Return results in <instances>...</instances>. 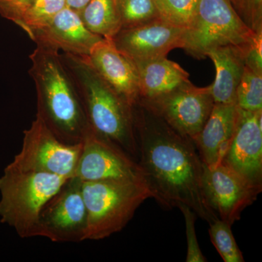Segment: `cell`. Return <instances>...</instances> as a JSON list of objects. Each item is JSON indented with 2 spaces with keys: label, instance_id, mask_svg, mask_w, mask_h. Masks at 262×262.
I'll return each mask as SVG.
<instances>
[{
  "label": "cell",
  "instance_id": "obj_24",
  "mask_svg": "<svg viewBox=\"0 0 262 262\" xmlns=\"http://www.w3.org/2000/svg\"><path fill=\"white\" fill-rule=\"evenodd\" d=\"M160 18L186 29L192 21L199 0H155Z\"/></svg>",
  "mask_w": 262,
  "mask_h": 262
},
{
  "label": "cell",
  "instance_id": "obj_8",
  "mask_svg": "<svg viewBox=\"0 0 262 262\" xmlns=\"http://www.w3.org/2000/svg\"><path fill=\"white\" fill-rule=\"evenodd\" d=\"M82 182L77 177L67 179L42 207L38 217L35 237L55 243L82 242L87 225V209Z\"/></svg>",
  "mask_w": 262,
  "mask_h": 262
},
{
  "label": "cell",
  "instance_id": "obj_30",
  "mask_svg": "<svg viewBox=\"0 0 262 262\" xmlns=\"http://www.w3.org/2000/svg\"><path fill=\"white\" fill-rule=\"evenodd\" d=\"M229 2H230L231 4L232 5V6H233L234 8V5L237 3V0H229Z\"/></svg>",
  "mask_w": 262,
  "mask_h": 262
},
{
  "label": "cell",
  "instance_id": "obj_12",
  "mask_svg": "<svg viewBox=\"0 0 262 262\" xmlns=\"http://www.w3.org/2000/svg\"><path fill=\"white\" fill-rule=\"evenodd\" d=\"M262 111L237 106L233 137L222 162L253 185L262 188Z\"/></svg>",
  "mask_w": 262,
  "mask_h": 262
},
{
  "label": "cell",
  "instance_id": "obj_16",
  "mask_svg": "<svg viewBox=\"0 0 262 262\" xmlns=\"http://www.w3.org/2000/svg\"><path fill=\"white\" fill-rule=\"evenodd\" d=\"M237 115V104L214 103L204 126L193 139L207 166H215L225 158L233 137Z\"/></svg>",
  "mask_w": 262,
  "mask_h": 262
},
{
  "label": "cell",
  "instance_id": "obj_19",
  "mask_svg": "<svg viewBox=\"0 0 262 262\" xmlns=\"http://www.w3.org/2000/svg\"><path fill=\"white\" fill-rule=\"evenodd\" d=\"M79 14L90 32L104 39H113L122 29L114 0H91Z\"/></svg>",
  "mask_w": 262,
  "mask_h": 262
},
{
  "label": "cell",
  "instance_id": "obj_9",
  "mask_svg": "<svg viewBox=\"0 0 262 262\" xmlns=\"http://www.w3.org/2000/svg\"><path fill=\"white\" fill-rule=\"evenodd\" d=\"M138 103L192 141L204 126L215 103L210 85L196 87L190 81L159 98Z\"/></svg>",
  "mask_w": 262,
  "mask_h": 262
},
{
  "label": "cell",
  "instance_id": "obj_29",
  "mask_svg": "<svg viewBox=\"0 0 262 262\" xmlns=\"http://www.w3.org/2000/svg\"><path fill=\"white\" fill-rule=\"evenodd\" d=\"M90 1L91 0H66V4L68 8L80 13Z\"/></svg>",
  "mask_w": 262,
  "mask_h": 262
},
{
  "label": "cell",
  "instance_id": "obj_28",
  "mask_svg": "<svg viewBox=\"0 0 262 262\" xmlns=\"http://www.w3.org/2000/svg\"><path fill=\"white\" fill-rule=\"evenodd\" d=\"M34 0H0V15L18 24Z\"/></svg>",
  "mask_w": 262,
  "mask_h": 262
},
{
  "label": "cell",
  "instance_id": "obj_3",
  "mask_svg": "<svg viewBox=\"0 0 262 262\" xmlns=\"http://www.w3.org/2000/svg\"><path fill=\"white\" fill-rule=\"evenodd\" d=\"M61 58L80 98L89 128L137 161L134 107L103 80L86 56L63 53Z\"/></svg>",
  "mask_w": 262,
  "mask_h": 262
},
{
  "label": "cell",
  "instance_id": "obj_18",
  "mask_svg": "<svg viewBox=\"0 0 262 262\" xmlns=\"http://www.w3.org/2000/svg\"><path fill=\"white\" fill-rule=\"evenodd\" d=\"M243 47L223 46L207 53L215 68V81L210 85L215 103L237 104L236 94L245 67Z\"/></svg>",
  "mask_w": 262,
  "mask_h": 262
},
{
  "label": "cell",
  "instance_id": "obj_5",
  "mask_svg": "<svg viewBox=\"0 0 262 262\" xmlns=\"http://www.w3.org/2000/svg\"><path fill=\"white\" fill-rule=\"evenodd\" d=\"M68 179L5 167L0 177V222L21 238L35 237L42 207Z\"/></svg>",
  "mask_w": 262,
  "mask_h": 262
},
{
  "label": "cell",
  "instance_id": "obj_1",
  "mask_svg": "<svg viewBox=\"0 0 262 262\" xmlns=\"http://www.w3.org/2000/svg\"><path fill=\"white\" fill-rule=\"evenodd\" d=\"M134 117L137 162L152 198L165 209L187 205L208 223L216 220L203 194V163L192 139L141 103L134 106Z\"/></svg>",
  "mask_w": 262,
  "mask_h": 262
},
{
  "label": "cell",
  "instance_id": "obj_22",
  "mask_svg": "<svg viewBox=\"0 0 262 262\" xmlns=\"http://www.w3.org/2000/svg\"><path fill=\"white\" fill-rule=\"evenodd\" d=\"M236 103L246 111H262V74L244 67L237 89Z\"/></svg>",
  "mask_w": 262,
  "mask_h": 262
},
{
  "label": "cell",
  "instance_id": "obj_23",
  "mask_svg": "<svg viewBox=\"0 0 262 262\" xmlns=\"http://www.w3.org/2000/svg\"><path fill=\"white\" fill-rule=\"evenodd\" d=\"M209 234L214 246L225 262H244V256L236 243L230 225L217 219L209 224Z\"/></svg>",
  "mask_w": 262,
  "mask_h": 262
},
{
  "label": "cell",
  "instance_id": "obj_27",
  "mask_svg": "<svg viewBox=\"0 0 262 262\" xmlns=\"http://www.w3.org/2000/svg\"><path fill=\"white\" fill-rule=\"evenodd\" d=\"M242 50L245 67L262 74V32H255L251 40Z\"/></svg>",
  "mask_w": 262,
  "mask_h": 262
},
{
  "label": "cell",
  "instance_id": "obj_20",
  "mask_svg": "<svg viewBox=\"0 0 262 262\" xmlns=\"http://www.w3.org/2000/svg\"><path fill=\"white\" fill-rule=\"evenodd\" d=\"M122 29L132 28L160 19L155 0H114Z\"/></svg>",
  "mask_w": 262,
  "mask_h": 262
},
{
  "label": "cell",
  "instance_id": "obj_14",
  "mask_svg": "<svg viewBox=\"0 0 262 262\" xmlns=\"http://www.w3.org/2000/svg\"><path fill=\"white\" fill-rule=\"evenodd\" d=\"M86 58L127 104L134 107L139 102V79L135 63L116 47L113 39L103 38Z\"/></svg>",
  "mask_w": 262,
  "mask_h": 262
},
{
  "label": "cell",
  "instance_id": "obj_2",
  "mask_svg": "<svg viewBox=\"0 0 262 262\" xmlns=\"http://www.w3.org/2000/svg\"><path fill=\"white\" fill-rule=\"evenodd\" d=\"M31 55L37 115L66 144H80L89 126L80 98L59 51L37 44Z\"/></svg>",
  "mask_w": 262,
  "mask_h": 262
},
{
  "label": "cell",
  "instance_id": "obj_10",
  "mask_svg": "<svg viewBox=\"0 0 262 262\" xmlns=\"http://www.w3.org/2000/svg\"><path fill=\"white\" fill-rule=\"evenodd\" d=\"M74 177L82 182L132 181L146 185L138 162L90 128L81 141L80 158Z\"/></svg>",
  "mask_w": 262,
  "mask_h": 262
},
{
  "label": "cell",
  "instance_id": "obj_7",
  "mask_svg": "<svg viewBox=\"0 0 262 262\" xmlns=\"http://www.w3.org/2000/svg\"><path fill=\"white\" fill-rule=\"evenodd\" d=\"M80 151L81 143L63 142L36 115L31 126L24 130L21 149L7 166L70 178L75 176Z\"/></svg>",
  "mask_w": 262,
  "mask_h": 262
},
{
  "label": "cell",
  "instance_id": "obj_11",
  "mask_svg": "<svg viewBox=\"0 0 262 262\" xmlns=\"http://www.w3.org/2000/svg\"><path fill=\"white\" fill-rule=\"evenodd\" d=\"M202 188L210 208L231 226L241 220L242 212L262 190L222 161L213 167L203 164Z\"/></svg>",
  "mask_w": 262,
  "mask_h": 262
},
{
  "label": "cell",
  "instance_id": "obj_25",
  "mask_svg": "<svg viewBox=\"0 0 262 262\" xmlns=\"http://www.w3.org/2000/svg\"><path fill=\"white\" fill-rule=\"evenodd\" d=\"M177 208L182 211L184 217L187 234V262H206L207 258L203 256L201 248L198 244L195 230L196 214L192 208L187 205L179 204Z\"/></svg>",
  "mask_w": 262,
  "mask_h": 262
},
{
  "label": "cell",
  "instance_id": "obj_15",
  "mask_svg": "<svg viewBox=\"0 0 262 262\" xmlns=\"http://www.w3.org/2000/svg\"><path fill=\"white\" fill-rule=\"evenodd\" d=\"M102 39L86 28L77 12L65 7L46 27L36 32L32 39L37 44L65 53L87 56L91 48Z\"/></svg>",
  "mask_w": 262,
  "mask_h": 262
},
{
  "label": "cell",
  "instance_id": "obj_26",
  "mask_svg": "<svg viewBox=\"0 0 262 262\" xmlns=\"http://www.w3.org/2000/svg\"><path fill=\"white\" fill-rule=\"evenodd\" d=\"M234 8L253 32H262V0H237Z\"/></svg>",
  "mask_w": 262,
  "mask_h": 262
},
{
  "label": "cell",
  "instance_id": "obj_13",
  "mask_svg": "<svg viewBox=\"0 0 262 262\" xmlns=\"http://www.w3.org/2000/svg\"><path fill=\"white\" fill-rule=\"evenodd\" d=\"M185 29L158 19L150 23L122 29L113 40L116 47L134 62L166 57L175 48H182Z\"/></svg>",
  "mask_w": 262,
  "mask_h": 262
},
{
  "label": "cell",
  "instance_id": "obj_4",
  "mask_svg": "<svg viewBox=\"0 0 262 262\" xmlns=\"http://www.w3.org/2000/svg\"><path fill=\"white\" fill-rule=\"evenodd\" d=\"M87 209L83 241H100L120 232L132 220L136 210L148 198L149 188L132 181L82 182Z\"/></svg>",
  "mask_w": 262,
  "mask_h": 262
},
{
  "label": "cell",
  "instance_id": "obj_21",
  "mask_svg": "<svg viewBox=\"0 0 262 262\" xmlns=\"http://www.w3.org/2000/svg\"><path fill=\"white\" fill-rule=\"evenodd\" d=\"M67 7L66 0H34L22 15L18 24L33 39L53 17Z\"/></svg>",
  "mask_w": 262,
  "mask_h": 262
},
{
  "label": "cell",
  "instance_id": "obj_17",
  "mask_svg": "<svg viewBox=\"0 0 262 262\" xmlns=\"http://www.w3.org/2000/svg\"><path fill=\"white\" fill-rule=\"evenodd\" d=\"M135 64L139 74V101L159 98L189 82V74L166 57L136 62Z\"/></svg>",
  "mask_w": 262,
  "mask_h": 262
},
{
  "label": "cell",
  "instance_id": "obj_6",
  "mask_svg": "<svg viewBox=\"0 0 262 262\" xmlns=\"http://www.w3.org/2000/svg\"><path fill=\"white\" fill-rule=\"evenodd\" d=\"M254 34L229 0H199L192 21L185 29L182 49L201 59L213 48L246 46Z\"/></svg>",
  "mask_w": 262,
  "mask_h": 262
}]
</instances>
